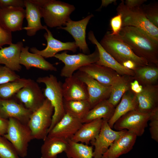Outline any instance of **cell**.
Masks as SVG:
<instances>
[{"label": "cell", "mask_w": 158, "mask_h": 158, "mask_svg": "<svg viewBox=\"0 0 158 158\" xmlns=\"http://www.w3.org/2000/svg\"><path fill=\"white\" fill-rule=\"evenodd\" d=\"M138 56L149 64L158 66V43L142 30L133 27H123L118 35Z\"/></svg>", "instance_id": "1"}, {"label": "cell", "mask_w": 158, "mask_h": 158, "mask_svg": "<svg viewBox=\"0 0 158 158\" xmlns=\"http://www.w3.org/2000/svg\"><path fill=\"white\" fill-rule=\"evenodd\" d=\"M40 7L47 26L51 28L65 25L75 10L74 5L56 0H32Z\"/></svg>", "instance_id": "2"}, {"label": "cell", "mask_w": 158, "mask_h": 158, "mask_svg": "<svg viewBox=\"0 0 158 158\" xmlns=\"http://www.w3.org/2000/svg\"><path fill=\"white\" fill-rule=\"evenodd\" d=\"M99 43L104 49L121 65L127 60L133 61L138 67L149 64L145 59L135 54L129 45L118 35H112L110 32H107Z\"/></svg>", "instance_id": "3"}, {"label": "cell", "mask_w": 158, "mask_h": 158, "mask_svg": "<svg viewBox=\"0 0 158 158\" xmlns=\"http://www.w3.org/2000/svg\"><path fill=\"white\" fill-rule=\"evenodd\" d=\"M117 13L121 14L122 27L131 26L143 31L155 42L158 43V28L151 23L145 16L141 6L130 8L121 2L116 8Z\"/></svg>", "instance_id": "4"}, {"label": "cell", "mask_w": 158, "mask_h": 158, "mask_svg": "<svg viewBox=\"0 0 158 158\" xmlns=\"http://www.w3.org/2000/svg\"><path fill=\"white\" fill-rule=\"evenodd\" d=\"M37 82L45 85V88L43 91L44 95L45 98L50 101L54 108L52 123L48 130L49 133L65 114L62 84L55 76L52 74L39 77Z\"/></svg>", "instance_id": "5"}, {"label": "cell", "mask_w": 158, "mask_h": 158, "mask_svg": "<svg viewBox=\"0 0 158 158\" xmlns=\"http://www.w3.org/2000/svg\"><path fill=\"white\" fill-rule=\"evenodd\" d=\"M8 120L7 132L3 136L11 143L19 157H25L29 143L34 139L31 130L28 124L13 118Z\"/></svg>", "instance_id": "6"}, {"label": "cell", "mask_w": 158, "mask_h": 158, "mask_svg": "<svg viewBox=\"0 0 158 158\" xmlns=\"http://www.w3.org/2000/svg\"><path fill=\"white\" fill-rule=\"evenodd\" d=\"M54 113L53 107L46 98L42 105L32 112L28 125L34 139L44 140L47 137Z\"/></svg>", "instance_id": "7"}, {"label": "cell", "mask_w": 158, "mask_h": 158, "mask_svg": "<svg viewBox=\"0 0 158 158\" xmlns=\"http://www.w3.org/2000/svg\"><path fill=\"white\" fill-rule=\"evenodd\" d=\"M54 57L63 62L64 66L62 69L60 75L66 78L72 76L74 72L80 68L90 64L95 63L99 60V55L96 46L95 51L90 54L79 53L69 54L66 52L57 54Z\"/></svg>", "instance_id": "8"}, {"label": "cell", "mask_w": 158, "mask_h": 158, "mask_svg": "<svg viewBox=\"0 0 158 158\" xmlns=\"http://www.w3.org/2000/svg\"><path fill=\"white\" fill-rule=\"evenodd\" d=\"M151 113H143L136 110L129 111L119 118L113 127L116 131L126 130L133 132L137 136H141L147 126Z\"/></svg>", "instance_id": "9"}, {"label": "cell", "mask_w": 158, "mask_h": 158, "mask_svg": "<svg viewBox=\"0 0 158 158\" xmlns=\"http://www.w3.org/2000/svg\"><path fill=\"white\" fill-rule=\"evenodd\" d=\"M15 95L19 102L32 112L42 105L46 98L38 84L32 80Z\"/></svg>", "instance_id": "10"}, {"label": "cell", "mask_w": 158, "mask_h": 158, "mask_svg": "<svg viewBox=\"0 0 158 158\" xmlns=\"http://www.w3.org/2000/svg\"><path fill=\"white\" fill-rule=\"evenodd\" d=\"M74 74L86 85L88 95L87 100L91 109L100 102L108 99L111 90V86L102 84L79 70Z\"/></svg>", "instance_id": "11"}, {"label": "cell", "mask_w": 158, "mask_h": 158, "mask_svg": "<svg viewBox=\"0 0 158 158\" xmlns=\"http://www.w3.org/2000/svg\"><path fill=\"white\" fill-rule=\"evenodd\" d=\"M126 130L115 131L109 126L108 121L103 120L100 132L95 140L91 142L94 146L93 158H100L113 142Z\"/></svg>", "instance_id": "12"}, {"label": "cell", "mask_w": 158, "mask_h": 158, "mask_svg": "<svg viewBox=\"0 0 158 158\" xmlns=\"http://www.w3.org/2000/svg\"><path fill=\"white\" fill-rule=\"evenodd\" d=\"M83 124L81 119L65 113L61 119L49 132L47 136L66 140L71 139Z\"/></svg>", "instance_id": "13"}, {"label": "cell", "mask_w": 158, "mask_h": 158, "mask_svg": "<svg viewBox=\"0 0 158 158\" xmlns=\"http://www.w3.org/2000/svg\"><path fill=\"white\" fill-rule=\"evenodd\" d=\"M93 16L94 15L91 14L78 21H73L70 18L66 23V27L57 28L68 32L74 38L78 48L85 54L90 52L86 41V27L90 20Z\"/></svg>", "instance_id": "14"}, {"label": "cell", "mask_w": 158, "mask_h": 158, "mask_svg": "<svg viewBox=\"0 0 158 158\" xmlns=\"http://www.w3.org/2000/svg\"><path fill=\"white\" fill-rule=\"evenodd\" d=\"M44 28L47 32L44 36L47 41V46L42 50L35 47H32L30 49L32 53L39 54L44 58H48L54 57L57 53L62 51L69 50L73 52L76 51L78 48L75 42H62L53 37L46 26L44 25Z\"/></svg>", "instance_id": "15"}, {"label": "cell", "mask_w": 158, "mask_h": 158, "mask_svg": "<svg viewBox=\"0 0 158 158\" xmlns=\"http://www.w3.org/2000/svg\"><path fill=\"white\" fill-rule=\"evenodd\" d=\"M32 113L15 99H0V117L3 118H14L28 125Z\"/></svg>", "instance_id": "16"}, {"label": "cell", "mask_w": 158, "mask_h": 158, "mask_svg": "<svg viewBox=\"0 0 158 158\" xmlns=\"http://www.w3.org/2000/svg\"><path fill=\"white\" fill-rule=\"evenodd\" d=\"M88 38L96 45L99 53V59L96 63L110 68L120 75L134 76L133 71L124 67L104 49L96 39L92 31H90L88 33Z\"/></svg>", "instance_id": "17"}, {"label": "cell", "mask_w": 158, "mask_h": 158, "mask_svg": "<svg viewBox=\"0 0 158 158\" xmlns=\"http://www.w3.org/2000/svg\"><path fill=\"white\" fill-rule=\"evenodd\" d=\"M25 10L22 8L8 7L0 10V23L6 30L11 32L23 30Z\"/></svg>", "instance_id": "18"}, {"label": "cell", "mask_w": 158, "mask_h": 158, "mask_svg": "<svg viewBox=\"0 0 158 158\" xmlns=\"http://www.w3.org/2000/svg\"><path fill=\"white\" fill-rule=\"evenodd\" d=\"M62 88L64 99L65 100H88L86 85L74 73L66 78L62 84Z\"/></svg>", "instance_id": "19"}, {"label": "cell", "mask_w": 158, "mask_h": 158, "mask_svg": "<svg viewBox=\"0 0 158 158\" xmlns=\"http://www.w3.org/2000/svg\"><path fill=\"white\" fill-rule=\"evenodd\" d=\"M137 137L133 132L126 130L113 142L103 156L107 158H117L128 152L132 149Z\"/></svg>", "instance_id": "20"}, {"label": "cell", "mask_w": 158, "mask_h": 158, "mask_svg": "<svg viewBox=\"0 0 158 158\" xmlns=\"http://www.w3.org/2000/svg\"><path fill=\"white\" fill-rule=\"evenodd\" d=\"M143 86L141 92L135 94L137 102V110L151 113L158 107V85L157 84Z\"/></svg>", "instance_id": "21"}, {"label": "cell", "mask_w": 158, "mask_h": 158, "mask_svg": "<svg viewBox=\"0 0 158 158\" xmlns=\"http://www.w3.org/2000/svg\"><path fill=\"white\" fill-rule=\"evenodd\" d=\"M78 70L101 84L107 86H111L119 75L110 68L96 63L85 66Z\"/></svg>", "instance_id": "22"}, {"label": "cell", "mask_w": 158, "mask_h": 158, "mask_svg": "<svg viewBox=\"0 0 158 158\" xmlns=\"http://www.w3.org/2000/svg\"><path fill=\"white\" fill-rule=\"evenodd\" d=\"M25 18L28 23L26 27L23 29L26 30L27 35L31 37L35 35L37 32L41 30L44 29V26L41 23L42 17L39 6L32 0H25Z\"/></svg>", "instance_id": "23"}, {"label": "cell", "mask_w": 158, "mask_h": 158, "mask_svg": "<svg viewBox=\"0 0 158 158\" xmlns=\"http://www.w3.org/2000/svg\"><path fill=\"white\" fill-rule=\"evenodd\" d=\"M23 44L21 41L12 43L0 49V64H3L11 70L19 71L22 68L20 58Z\"/></svg>", "instance_id": "24"}, {"label": "cell", "mask_w": 158, "mask_h": 158, "mask_svg": "<svg viewBox=\"0 0 158 158\" xmlns=\"http://www.w3.org/2000/svg\"><path fill=\"white\" fill-rule=\"evenodd\" d=\"M103 120L97 119L83 123L71 139L78 142L87 145L94 141L100 130Z\"/></svg>", "instance_id": "25"}, {"label": "cell", "mask_w": 158, "mask_h": 158, "mask_svg": "<svg viewBox=\"0 0 158 158\" xmlns=\"http://www.w3.org/2000/svg\"><path fill=\"white\" fill-rule=\"evenodd\" d=\"M29 47H23L20 58V63L25 66L27 70L35 67L44 71H56L57 68L46 60L41 55L29 51Z\"/></svg>", "instance_id": "26"}, {"label": "cell", "mask_w": 158, "mask_h": 158, "mask_svg": "<svg viewBox=\"0 0 158 158\" xmlns=\"http://www.w3.org/2000/svg\"><path fill=\"white\" fill-rule=\"evenodd\" d=\"M120 102L115 109L111 118L108 121L112 128L115 122L121 117L129 111L137 110L138 105L135 95L130 90L126 92L122 97Z\"/></svg>", "instance_id": "27"}, {"label": "cell", "mask_w": 158, "mask_h": 158, "mask_svg": "<svg viewBox=\"0 0 158 158\" xmlns=\"http://www.w3.org/2000/svg\"><path fill=\"white\" fill-rule=\"evenodd\" d=\"M67 145V140L47 136L41 147V158H56L65 152Z\"/></svg>", "instance_id": "28"}, {"label": "cell", "mask_w": 158, "mask_h": 158, "mask_svg": "<svg viewBox=\"0 0 158 158\" xmlns=\"http://www.w3.org/2000/svg\"><path fill=\"white\" fill-rule=\"evenodd\" d=\"M115 107L107 99L103 100L91 109L82 119L83 123L102 119L108 121L114 113Z\"/></svg>", "instance_id": "29"}, {"label": "cell", "mask_w": 158, "mask_h": 158, "mask_svg": "<svg viewBox=\"0 0 158 158\" xmlns=\"http://www.w3.org/2000/svg\"><path fill=\"white\" fill-rule=\"evenodd\" d=\"M134 79L133 77L119 75L112 84L107 100L114 107L118 105L123 95L130 90V83Z\"/></svg>", "instance_id": "30"}, {"label": "cell", "mask_w": 158, "mask_h": 158, "mask_svg": "<svg viewBox=\"0 0 158 158\" xmlns=\"http://www.w3.org/2000/svg\"><path fill=\"white\" fill-rule=\"evenodd\" d=\"M133 71L134 79L142 86L157 84L158 80V66L149 64L137 67Z\"/></svg>", "instance_id": "31"}, {"label": "cell", "mask_w": 158, "mask_h": 158, "mask_svg": "<svg viewBox=\"0 0 158 158\" xmlns=\"http://www.w3.org/2000/svg\"><path fill=\"white\" fill-rule=\"evenodd\" d=\"M68 145L65 152L68 158H93L92 146L67 140Z\"/></svg>", "instance_id": "32"}, {"label": "cell", "mask_w": 158, "mask_h": 158, "mask_svg": "<svg viewBox=\"0 0 158 158\" xmlns=\"http://www.w3.org/2000/svg\"><path fill=\"white\" fill-rule=\"evenodd\" d=\"M65 113H68L81 120L91 109L87 100H63Z\"/></svg>", "instance_id": "33"}, {"label": "cell", "mask_w": 158, "mask_h": 158, "mask_svg": "<svg viewBox=\"0 0 158 158\" xmlns=\"http://www.w3.org/2000/svg\"><path fill=\"white\" fill-rule=\"evenodd\" d=\"M30 79L20 78L16 80L0 85V99H11L13 95L31 80Z\"/></svg>", "instance_id": "34"}, {"label": "cell", "mask_w": 158, "mask_h": 158, "mask_svg": "<svg viewBox=\"0 0 158 158\" xmlns=\"http://www.w3.org/2000/svg\"><path fill=\"white\" fill-rule=\"evenodd\" d=\"M0 158H20L11 143L0 135Z\"/></svg>", "instance_id": "35"}, {"label": "cell", "mask_w": 158, "mask_h": 158, "mask_svg": "<svg viewBox=\"0 0 158 158\" xmlns=\"http://www.w3.org/2000/svg\"><path fill=\"white\" fill-rule=\"evenodd\" d=\"M145 16L155 26L158 28V3L143 4L141 6Z\"/></svg>", "instance_id": "36"}, {"label": "cell", "mask_w": 158, "mask_h": 158, "mask_svg": "<svg viewBox=\"0 0 158 158\" xmlns=\"http://www.w3.org/2000/svg\"><path fill=\"white\" fill-rule=\"evenodd\" d=\"M15 71L5 66L0 65V85L20 78Z\"/></svg>", "instance_id": "37"}, {"label": "cell", "mask_w": 158, "mask_h": 158, "mask_svg": "<svg viewBox=\"0 0 158 158\" xmlns=\"http://www.w3.org/2000/svg\"><path fill=\"white\" fill-rule=\"evenodd\" d=\"M149 124L151 138L158 142V107L152 111L151 114Z\"/></svg>", "instance_id": "38"}, {"label": "cell", "mask_w": 158, "mask_h": 158, "mask_svg": "<svg viewBox=\"0 0 158 158\" xmlns=\"http://www.w3.org/2000/svg\"><path fill=\"white\" fill-rule=\"evenodd\" d=\"M110 26L111 30L112 35L117 36L119 35L122 28V20L121 15L119 13L111 18L110 20Z\"/></svg>", "instance_id": "39"}, {"label": "cell", "mask_w": 158, "mask_h": 158, "mask_svg": "<svg viewBox=\"0 0 158 158\" xmlns=\"http://www.w3.org/2000/svg\"><path fill=\"white\" fill-rule=\"evenodd\" d=\"M12 43L11 32L6 30L0 23V48L4 45Z\"/></svg>", "instance_id": "40"}, {"label": "cell", "mask_w": 158, "mask_h": 158, "mask_svg": "<svg viewBox=\"0 0 158 158\" xmlns=\"http://www.w3.org/2000/svg\"><path fill=\"white\" fill-rule=\"evenodd\" d=\"M25 7L24 0H0L1 8L8 7Z\"/></svg>", "instance_id": "41"}, {"label": "cell", "mask_w": 158, "mask_h": 158, "mask_svg": "<svg viewBox=\"0 0 158 158\" xmlns=\"http://www.w3.org/2000/svg\"><path fill=\"white\" fill-rule=\"evenodd\" d=\"M143 86L136 79H134L130 83V90L134 94H137L142 92Z\"/></svg>", "instance_id": "42"}, {"label": "cell", "mask_w": 158, "mask_h": 158, "mask_svg": "<svg viewBox=\"0 0 158 158\" xmlns=\"http://www.w3.org/2000/svg\"><path fill=\"white\" fill-rule=\"evenodd\" d=\"M147 1L146 0H126L124 2L127 7L132 8L141 6Z\"/></svg>", "instance_id": "43"}, {"label": "cell", "mask_w": 158, "mask_h": 158, "mask_svg": "<svg viewBox=\"0 0 158 158\" xmlns=\"http://www.w3.org/2000/svg\"><path fill=\"white\" fill-rule=\"evenodd\" d=\"M8 120L0 117V135L3 136L7 132Z\"/></svg>", "instance_id": "44"}, {"label": "cell", "mask_w": 158, "mask_h": 158, "mask_svg": "<svg viewBox=\"0 0 158 158\" xmlns=\"http://www.w3.org/2000/svg\"><path fill=\"white\" fill-rule=\"evenodd\" d=\"M122 65L127 69L133 71L138 67L136 64L131 60H127L124 62Z\"/></svg>", "instance_id": "45"}, {"label": "cell", "mask_w": 158, "mask_h": 158, "mask_svg": "<svg viewBox=\"0 0 158 158\" xmlns=\"http://www.w3.org/2000/svg\"><path fill=\"white\" fill-rule=\"evenodd\" d=\"M116 1V0H102L101 5L97 10H100L103 7H106L110 4L115 3Z\"/></svg>", "instance_id": "46"}, {"label": "cell", "mask_w": 158, "mask_h": 158, "mask_svg": "<svg viewBox=\"0 0 158 158\" xmlns=\"http://www.w3.org/2000/svg\"><path fill=\"white\" fill-rule=\"evenodd\" d=\"M100 158H106L102 156Z\"/></svg>", "instance_id": "47"}, {"label": "cell", "mask_w": 158, "mask_h": 158, "mask_svg": "<svg viewBox=\"0 0 158 158\" xmlns=\"http://www.w3.org/2000/svg\"><path fill=\"white\" fill-rule=\"evenodd\" d=\"M1 8H0V10H1Z\"/></svg>", "instance_id": "48"}]
</instances>
